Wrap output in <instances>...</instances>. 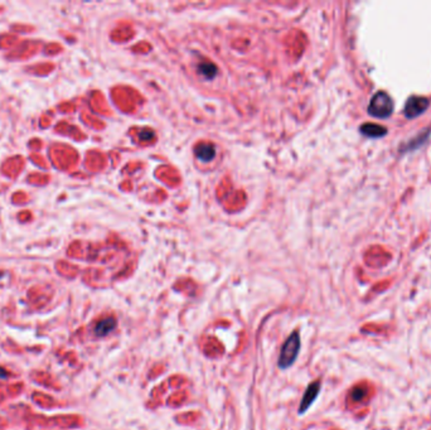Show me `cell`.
Here are the masks:
<instances>
[{"mask_svg": "<svg viewBox=\"0 0 431 430\" xmlns=\"http://www.w3.org/2000/svg\"><path fill=\"white\" fill-rule=\"evenodd\" d=\"M116 327V319L115 318H105V319L100 320L96 327H95V333L97 337H104L107 336L109 333L112 332Z\"/></svg>", "mask_w": 431, "mask_h": 430, "instance_id": "5", "label": "cell"}, {"mask_svg": "<svg viewBox=\"0 0 431 430\" xmlns=\"http://www.w3.org/2000/svg\"><path fill=\"white\" fill-rule=\"evenodd\" d=\"M6 376H8V372H6L5 370H3V368L0 367V379H5Z\"/></svg>", "mask_w": 431, "mask_h": 430, "instance_id": "10", "label": "cell"}, {"mask_svg": "<svg viewBox=\"0 0 431 430\" xmlns=\"http://www.w3.org/2000/svg\"><path fill=\"white\" fill-rule=\"evenodd\" d=\"M394 111V102L390 95L383 91H380L373 95L368 105V113L377 119H386Z\"/></svg>", "mask_w": 431, "mask_h": 430, "instance_id": "2", "label": "cell"}, {"mask_svg": "<svg viewBox=\"0 0 431 430\" xmlns=\"http://www.w3.org/2000/svg\"><path fill=\"white\" fill-rule=\"evenodd\" d=\"M429 107V100L421 96H413L407 100L405 105V115L409 119H414L421 115Z\"/></svg>", "mask_w": 431, "mask_h": 430, "instance_id": "3", "label": "cell"}, {"mask_svg": "<svg viewBox=\"0 0 431 430\" xmlns=\"http://www.w3.org/2000/svg\"><path fill=\"white\" fill-rule=\"evenodd\" d=\"M194 153L199 159L205 160V162H209V160H212L214 158L216 150H214L213 145L209 144V143H202V144H198L195 147Z\"/></svg>", "mask_w": 431, "mask_h": 430, "instance_id": "7", "label": "cell"}, {"mask_svg": "<svg viewBox=\"0 0 431 430\" xmlns=\"http://www.w3.org/2000/svg\"><path fill=\"white\" fill-rule=\"evenodd\" d=\"M361 132L368 138H381L386 135L387 129L378 124H365L361 126Z\"/></svg>", "mask_w": 431, "mask_h": 430, "instance_id": "6", "label": "cell"}, {"mask_svg": "<svg viewBox=\"0 0 431 430\" xmlns=\"http://www.w3.org/2000/svg\"><path fill=\"white\" fill-rule=\"evenodd\" d=\"M319 391H320V381H314L308 386L306 391L303 395L302 402H300L299 406V413L300 414H304L305 412H308V409L312 406L313 402L315 401V399L318 397Z\"/></svg>", "mask_w": 431, "mask_h": 430, "instance_id": "4", "label": "cell"}, {"mask_svg": "<svg viewBox=\"0 0 431 430\" xmlns=\"http://www.w3.org/2000/svg\"><path fill=\"white\" fill-rule=\"evenodd\" d=\"M199 72L203 76H206L207 79H212L216 75V72H217V68L211 62H205L199 66Z\"/></svg>", "mask_w": 431, "mask_h": 430, "instance_id": "8", "label": "cell"}, {"mask_svg": "<svg viewBox=\"0 0 431 430\" xmlns=\"http://www.w3.org/2000/svg\"><path fill=\"white\" fill-rule=\"evenodd\" d=\"M366 393H367V390L363 389V387H356L352 391V399L354 401H359V400H362L365 397Z\"/></svg>", "mask_w": 431, "mask_h": 430, "instance_id": "9", "label": "cell"}, {"mask_svg": "<svg viewBox=\"0 0 431 430\" xmlns=\"http://www.w3.org/2000/svg\"><path fill=\"white\" fill-rule=\"evenodd\" d=\"M300 347H302V341H300V334L298 331L293 332L284 342L281 347L280 356H279V367L281 370L290 367L294 362L296 361L298 355H299Z\"/></svg>", "mask_w": 431, "mask_h": 430, "instance_id": "1", "label": "cell"}]
</instances>
